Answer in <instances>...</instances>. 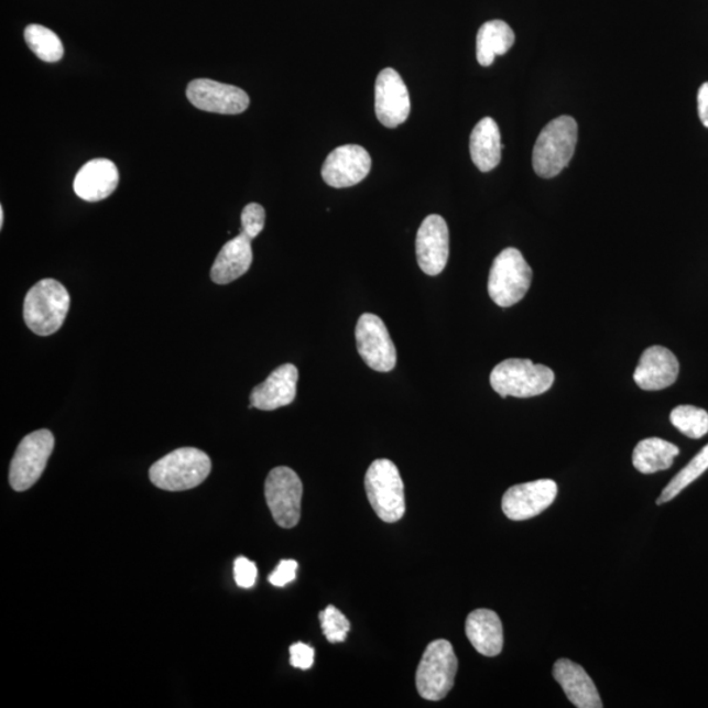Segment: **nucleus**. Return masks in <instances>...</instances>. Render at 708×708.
<instances>
[{
	"label": "nucleus",
	"instance_id": "1",
	"mask_svg": "<svg viewBox=\"0 0 708 708\" xmlns=\"http://www.w3.org/2000/svg\"><path fill=\"white\" fill-rule=\"evenodd\" d=\"M577 122L560 116L542 129L533 150V168L543 178L558 176L575 154Z\"/></svg>",
	"mask_w": 708,
	"mask_h": 708
},
{
	"label": "nucleus",
	"instance_id": "2",
	"mask_svg": "<svg viewBox=\"0 0 708 708\" xmlns=\"http://www.w3.org/2000/svg\"><path fill=\"white\" fill-rule=\"evenodd\" d=\"M210 471L208 454L195 448H182L151 466L150 480L164 491H187L204 483Z\"/></svg>",
	"mask_w": 708,
	"mask_h": 708
},
{
	"label": "nucleus",
	"instance_id": "3",
	"mask_svg": "<svg viewBox=\"0 0 708 708\" xmlns=\"http://www.w3.org/2000/svg\"><path fill=\"white\" fill-rule=\"evenodd\" d=\"M68 308L70 295L66 287L56 280H41L25 295L24 320L32 333L51 336L64 325Z\"/></svg>",
	"mask_w": 708,
	"mask_h": 708
},
{
	"label": "nucleus",
	"instance_id": "4",
	"mask_svg": "<svg viewBox=\"0 0 708 708\" xmlns=\"http://www.w3.org/2000/svg\"><path fill=\"white\" fill-rule=\"evenodd\" d=\"M491 386L500 396L532 397L552 389L554 371L525 359H510L494 367Z\"/></svg>",
	"mask_w": 708,
	"mask_h": 708
},
{
	"label": "nucleus",
	"instance_id": "5",
	"mask_svg": "<svg viewBox=\"0 0 708 708\" xmlns=\"http://www.w3.org/2000/svg\"><path fill=\"white\" fill-rule=\"evenodd\" d=\"M532 280L531 265L518 249L510 247L493 260L488 277V294L498 306L511 307L525 297Z\"/></svg>",
	"mask_w": 708,
	"mask_h": 708
},
{
	"label": "nucleus",
	"instance_id": "6",
	"mask_svg": "<svg viewBox=\"0 0 708 708\" xmlns=\"http://www.w3.org/2000/svg\"><path fill=\"white\" fill-rule=\"evenodd\" d=\"M369 503L378 518L388 524L402 520L405 513L404 483L390 459H377L366 477Z\"/></svg>",
	"mask_w": 708,
	"mask_h": 708
},
{
	"label": "nucleus",
	"instance_id": "7",
	"mask_svg": "<svg viewBox=\"0 0 708 708\" xmlns=\"http://www.w3.org/2000/svg\"><path fill=\"white\" fill-rule=\"evenodd\" d=\"M458 658L453 645L438 639L426 647L416 672L418 694L426 700H442L453 689Z\"/></svg>",
	"mask_w": 708,
	"mask_h": 708
},
{
	"label": "nucleus",
	"instance_id": "8",
	"mask_svg": "<svg viewBox=\"0 0 708 708\" xmlns=\"http://www.w3.org/2000/svg\"><path fill=\"white\" fill-rule=\"evenodd\" d=\"M53 449L54 436L51 431H36L23 438L10 466V484L13 490L23 492L37 483Z\"/></svg>",
	"mask_w": 708,
	"mask_h": 708
},
{
	"label": "nucleus",
	"instance_id": "9",
	"mask_svg": "<svg viewBox=\"0 0 708 708\" xmlns=\"http://www.w3.org/2000/svg\"><path fill=\"white\" fill-rule=\"evenodd\" d=\"M304 486L288 467H276L265 480V499L274 521L284 529L298 525Z\"/></svg>",
	"mask_w": 708,
	"mask_h": 708
},
{
	"label": "nucleus",
	"instance_id": "10",
	"mask_svg": "<svg viewBox=\"0 0 708 708\" xmlns=\"http://www.w3.org/2000/svg\"><path fill=\"white\" fill-rule=\"evenodd\" d=\"M357 349L370 369L388 373L396 366V348L380 316L363 314L356 326Z\"/></svg>",
	"mask_w": 708,
	"mask_h": 708
},
{
	"label": "nucleus",
	"instance_id": "11",
	"mask_svg": "<svg viewBox=\"0 0 708 708\" xmlns=\"http://www.w3.org/2000/svg\"><path fill=\"white\" fill-rule=\"evenodd\" d=\"M558 497V486L552 479L513 486L504 493L501 508L508 519L525 521L545 512Z\"/></svg>",
	"mask_w": 708,
	"mask_h": 708
},
{
	"label": "nucleus",
	"instance_id": "12",
	"mask_svg": "<svg viewBox=\"0 0 708 708\" xmlns=\"http://www.w3.org/2000/svg\"><path fill=\"white\" fill-rule=\"evenodd\" d=\"M411 100L407 86L394 68L378 74L375 81V115L383 127L394 129L407 121Z\"/></svg>",
	"mask_w": 708,
	"mask_h": 708
},
{
	"label": "nucleus",
	"instance_id": "13",
	"mask_svg": "<svg viewBox=\"0 0 708 708\" xmlns=\"http://www.w3.org/2000/svg\"><path fill=\"white\" fill-rule=\"evenodd\" d=\"M187 98L201 111L219 115L243 113L250 98L242 88L211 79H196L187 87Z\"/></svg>",
	"mask_w": 708,
	"mask_h": 708
},
{
	"label": "nucleus",
	"instance_id": "14",
	"mask_svg": "<svg viewBox=\"0 0 708 708\" xmlns=\"http://www.w3.org/2000/svg\"><path fill=\"white\" fill-rule=\"evenodd\" d=\"M371 157L359 144H344L329 153L322 168V177L329 187L349 188L369 175Z\"/></svg>",
	"mask_w": 708,
	"mask_h": 708
},
{
	"label": "nucleus",
	"instance_id": "15",
	"mask_svg": "<svg viewBox=\"0 0 708 708\" xmlns=\"http://www.w3.org/2000/svg\"><path fill=\"white\" fill-rule=\"evenodd\" d=\"M418 266L428 276H437L449 260V229L442 216L432 215L424 219L416 237Z\"/></svg>",
	"mask_w": 708,
	"mask_h": 708
},
{
	"label": "nucleus",
	"instance_id": "16",
	"mask_svg": "<svg viewBox=\"0 0 708 708\" xmlns=\"http://www.w3.org/2000/svg\"><path fill=\"white\" fill-rule=\"evenodd\" d=\"M297 382L298 369L292 363L281 366L252 390L250 409L274 411L292 404L297 395Z\"/></svg>",
	"mask_w": 708,
	"mask_h": 708
},
{
	"label": "nucleus",
	"instance_id": "17",
	"mask_svg": "<svg viewBox=\"0 0 708 708\" xmlns=\"http://www.w3.org/2000/svg\"><path fill=\"white\" fill-rule=\"evenodd\" d=\"M679 363L669 349L653 346L644 350L634 373V381L645 391H658L677 381Z\"/></svg>",
	"mask_w": 708,
	"mask_h": 708
},
{
	"label": "nucleus",
	"instance_id": "18",
	"mask_svg": "<svg viewBox=\"0 0 708 708\" xmlns=\"http://www.w3.org/2000/svg\"><path fill=\"white\" fill-rule=\"evenodd\" d=\"M120 175L116 164L108 160L89 161L75 176L74 190L88 203H98L111 196L119 187Z\"/></svg>",
	"mask_w": 708,
	"mask_h": 708
},
{
	"label": "nucleus",
	"instance_id": "19",
	"mask_svg": "<svg viewBox=\"0 0 708 708\" xmlns=\"http://www.w3.org/2000/svg\"><path fill=\"white\" fill-rule=\"evenodd\" d=\"M553 675L574 706L579 708H601L603 706L593 679L579 664L570 662L568 658H559L554 665Z\"/></svg>",
	"mask_w": 708,
	"mask_h": 708
},
{
	"label": "nucleus",
	"instance_id": "20",
	"mask_svg": "<svg viewBox=\"0 0 708 708\" xmlns=\"http://www.w3.org/2000/svg\"><path fill=\"white\" fill-rule=\"evenodd\" d=\"M251 242L246 233L240 232L222 247L210 272L216 284H230L249 272L253 259Z\"/></svg>",
	"mask_w": 708,
	"mask_h": 708
},
{
	"label": "nucleus",
	"instance_id": "21",
	"mask_svg": "<svg viewBox=\"0 0 708 708\" xmlns=\"http://www.w3.org/2000/svg\"><path fill=\"white\" fill-rule=\"evenodd\" d=\"M466 635L480 655H500L504 645L503 623L494 611L478 609L467 617Z\"/></svg>",
	"mask_w": 708,
	"mask_h": 708
},
{
	"label": "nucleus",
	"instance_id": "22",
	"mask_svg": "<svg viewBox=\"0 0 708 708\" xmlns=\"http://www.w3.org/2000/svg\"><path fill=\"white\" fill-rule=\"evenodd\" d=\"M501 134L497 121L484 117L473 128L470 137V154L479 171L490 172L499 166L501 161Z\"/></svg>",
	"mask_w": 708,
	"mask_h": 708
},
{
	"label": "nucleus",
	"instance_id": "23",
	"mask_svg": "<svg viewBox=\"0 0 708 708\" xmlns=\"http://www.w3.org/2000/svg\"><path fill=\"white\" fill-rule=\"evenodd\" d=\"M515 41L514 32L503 20L487 22L478 32L477 59L483 67L491 66L494 58L511 51Z\"/></svg>",
	"mask_w": 708,
	"mask_h": 708
},
{
	"label": "nucleus",
	"instance_id": "24",
	"mask_svg": "<svg viewBox=\"0 0 708 708\" xmlns=\"http://www.w3.org/2000/svg\"><path fill=\"white\" fill-rule=\"evenodd\" d=\"M679 449L663 438H645L632 453V464L642 473H655L671 469Z\"/></svg>",
	"mask_w": 708,
	"mask_h": 708
},
{
	"label": "nucleus",
	"instance_id": "25",
	"mask_svg": "<svg viewBox=\"0 0 708 708\" xmlns=\"http://www.w3.org/2000/svg\"><path fill=\"white\" fill-rule=\"evenodd\" d=\"M24 39L30 50L44 62H58L64 57V45L52 30L40 24H31L24 31Z\"/></svg>",
	"mask_w": 708,
	"mask_h": 708
},
{
	"label": "nucleus",
	"instance_id": "26",
	"mask_svg": "<svg viewBox=\"0 0 708 708\" xmlns=\"http://www.w3.org/2000/svg\"><path fill=\"white\" fill-rule=\"evenodd\" d=\"M708 470V444L673 478L657 499V505L668 503Z\"/></svg>",
	"mask_w": 708,
	"mask_h": 708
},
{
	"label": "nucleus",
	"instance_id": "27",
	"mask_svg": "<svg viewBox=\"0 0 708 708\" xmlns=\"http://www.w3.org/2000/svg\"><path fill=\"white\" fill-rule=\"evenodd\" d=\"M671 423L686 437L699 439L708 433L707 411L694 405H678L671 414Z\"/></svg>",
	"mask_w": 708,
	"mask_h": 708
},
{
	"label": "nucleus",
	"instance_id": "28",
	"mask_svg": "<svg viewBox=\"0 0 708 708\" xmlns=\"http://www.w3.org/2000/svg\"><path fill=\"white\" fill-rule=\"evenodd\" d=\"M319 618L323 634H325L329 643L346 642L350 631V623L339 609L329 604L326 610L320 611Z\"/></svg>",
	"mask_w": 708,
	"mask_h": 708
},
{
	"label": "nucleus",
	"instance_id": "29",
	"mask_svg": "<svg viewBox=\"0 0 708 708\" xmlns=\"http://www.w3.org/2000/svg\"><path fill=\"white\" fill-rule=\"evenodd\" d=\"M240 219H242V232L251 240L255 239L264 229L265 210L259 204H249L243 209Z\"/></svg>",
	"mask_w": 708,
	"mask_h": 708
},
{
	"label": "nucleus",
	"instance_id": "30",
	"mask_svg": "<svg viewBox=\"0 0 708 708\" xmlns=\"http://www.w3.org/2000/svg\"><path fill=\"white\" fill-rule=\"evenodd\" d=\"M233 577L240 588L250 589L258 580V567L255 563L240 556L233 562Z\"/></svg>",
	"mask_w": 708,
	"mask_h": 708
},
{
	"label": "nucleus",
	"instance_id": "31",
	"mask_svg": "<svg viewBox=\"0 0 708 708\" xmlns=\"http://www.w3.org/2000/svg\"><path fill=\"white\" fill-rule=\"evenodd\" d=\"M298 563L295 560H283L280 562V565L276 569L273 570V574L270 576V582L272 586L277 588H283L295 580V575H297Z\"/></svg>",
	"mask_w": 708,
	"mask_h": 708
},
{
	"label": "nucleus",
	"instance_id": "32",
	"mask_svg": "<svg viewBox=\"0 0 708 708\" xmlns=\"http://www.w3.org/2000/svg\"><path fill=\"white\" fill-rule=\"evenodd\" d=\"M315 651L305 643H295L291 647V664L294 668L307 671L314 665Z\"/></svg>",
	"mask_w": 708,
	"mask_h": 708
},
{
	"label": "nucleus",
	"instance_id": "33",
	"mask_svg": "<svg viewBox=\"0 0 708 708\" xmlns=\"http://www.w3.org/2000/svg\"><path fill=\"white\" fill-rule=\"evenodd\" d=\"M698 113L700 121L708 128V81L698 91Z\"/></svg>",
	"mask_w": 708,
	"mask_h": 708
},
{
	"label": "nucleus",
	"instance_id": "34",
	"mask_svg": "<svg viewBox=\"0 0 708 708\" xmlns=\"http://www.w3.org/2000/svg\"><path fill=\"white\" fill-rule=\"evenodd\" d=\"M4 224V210L3 206H0V227H3Z\"/></svg>",
	"mask_w": 708,
	"mask_h": 708
}]
</instances>
